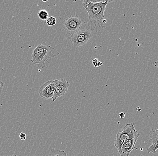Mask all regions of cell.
<instances>
[{"label":"cell","mask_w":158,"mask_h":156,"mask_svg":"<svg viewBox=\"0 0 158 156\" xmlns=\"http://www.w3.org/2000/svg\"><path fill=\"white\" fill-rule=\"evenodd\" d=\"M109 2L108 1L94 2L89 0L83 2V6L88 14V30L92 32H99L105 28L106 20L104 12Z\"/></svg>","instance_id":"1"},{"label":"cell","mask_w":158,"mask_h":156,"mask_svg":"<svg viewBox=\"0 0 158 156\" xmlns=\"http://www.w3.org/2000/svg\"><path fill=\"white\" fill-rule=\"evenodd\" d=\"M54 49V47L50 45L42 44L37 45L32 51L31 61L32 64L37 65L39 68L44 69L45 62L55 57L53 53Z\"/></svg>","instance_id":"2"},{"label":"cell","mask_w":158,"mask_h":156,"mask_svg":"<svg viewBox=\"0 0 158 156\" xmlns=\"http://www.w3.org/2000/svg\"><path fill=\"white\" fill-rule=\"evenodd\" d=\"M140 135L135 129L134 123H128L121 128L117 132L114 140V147L118 153L121 151L122 145L125 141L133 139L138 135Z\"/></svg>","instance_id":"3"},{"label":"cell","mask_w":158,"mask_h":156,"mask_svg":"<svg viewBox=\"0 0 158 156\" xmlns=\"http://www.w3.org/2000/svg\"><path fill=\"white\" fill-rule=\"evenodd\" d=\"M92 32L87 29L79 30L70 36L72 45L75 47H79L85 45L92 37Z\"/></svg>","instance_id":"4"},{"label":"cell","mask_w":158,"mask_h":156,"mask_svg":"<svg viewBox=\"0 0 158 156\" xmlns=\"http://www.w3.org/2000/svg\"><path fill=\"white\" fill-rule=\"evenodd\" d=\"M82 23V21L78 16H71L65 20L64 28L66 33L71 36L78 31Z\"/></svg>","instance_id":"5"},{"label":"cell","mask_w":158,"mask_h":156,"mask_svg":"<svg viewBox=\"0 0 158 156\" xmlns=\"http://www.w3.org/2000/svg\"><path fill=\"white\" fill-rule=\"evenodd\" d=\"M56 86L55 80H49L44 83L39 90V95L42 98L49 99L53 98Z\"/></svg>","instance_id":"6"},{"label":"cell","mask_w":158,"mask_h":156,"mask_svg":"<svg viewBox=\"0 0 158 156\" xmlns=\"http://www.w3.org/2000/svg\"><path fill=\"white\" fill-rule=\"evenodd\" d=\"M55 81L56 86L54 95L52 98L53 101H55L58 98L65 95L70 85L69 82L64 78H61L60 80L55 79Z\"/></svg>","instance_id":"7"},{"label":"cell","mask_w":158,"mask_h":156,"mask_svg":"<svg viewBox=\"0 0 158 156\" xmlns=\"http://www.w3.org/2000/svg\"><path fill=\"white\" fill-rule=\"evenodd\" d=\"M140 135L135 137L133 139H129L125 141L121 147V151L119 153L120 156H129L131 151L134 149L138 150V148L135 147V144L139 138Z\"/></svg>","instance_id":"8"},{"label":"cell","mask_w":158,"mask_h":156,"mask_svg":"<svg viewBox=\"0 0 158 156\" xmlns=\"http://www.w3.org/2000/svg\"><path fill=\"white\" fill-rule=\"evenodd\" d=\"M150 142L152 144L157 145L158 144V129L157 131L152 129L150 133Z\"/></svg>","instance_id":"9"},{"label":"cell","mask_w":158,"mask_h":156,"mask_svg":"<svg viewBox=\"0 0 158 156\" xmlns=\"http://www.w3.org/2000/svg\"><path fill=\"white\" fill-rule=\"evenodd\" d=\"M48 156H68L65 151L57 149L51 150Z\"/></svg>","instance_id":"10"},{"label":"cell","mask_w":158,"mask_h":156,"mask_svg":"<svg viewBox=\"0 0 158 156\" xmlns=\"http://www.w3.org/2000/svg\"><path fill=\"white\" fill-rule=\"evenodd\" d=\"M38 16L40 19L42 20H46L49 18V13L48 12L44 10L39 11Z\"/></svg>","instance_id":"11"},{"label":"cell","mask_w":158,"mask_h":156,"mask_svg":"<svg viewBox=\"0 0 158 156\" xmlns=\"http://www.w3.org/2000/svg\"><path fill=\"white\" fill-rule=\"evenodd\" d=\"M57 20L54 17L51 16L46 20V23L49 26H53L56 24Z\"/></svg>","instance_id":"12"},{"label":"cell","mask_w":158,"mask_h":156,"mask_svg":"<svg viewBox=\"0 0 158 156\" xmlns=\"http://www.w3.org/2000/svg\"><path fill=\"white\" fill-rule=\"evenodd\" d=\"M157 150H158L157 145L152 144V145L147 149V152L148 153H152L153 154H156Z\"/></svg>","instance_id":"13"},{"label":"cell","mask_w":158,"mask_h":156,"mask_svg":"<svg viewBox=\"0 0 158 156\" xmlns=\"http://www.w3.org/2000/svg\"><path fill=\"white\" fill-rule=\"evenodd\" d=\"M92 61L94 66L95 67H99V66L102 65V64H103L100 61H98L97 58L94 59Z\"/></svg>","instance_id":"14"},{"label":"cell","mask_w":158,"mask_h":156,"mask_svg":"<svg viewBox=\"0 0 158 156\" xmlns=\"http://www.w3.org/2000/svg\"><path fill=\"white\" fill-rule=\"evenodd\" d=\"M20 139L22 141H24L26 139V134L23 133V132H21L19 135Z\"/></svg>","instance_id":"15"},{"label":"cell","mask_w":158,"mask_h":156,"mask_svg":"<svg viewBox=\"0 0 158 156\" xmlns=\"http://www.w3.org/2000/svg\"><path fill=\"white\" fill-rule=\"evenodd\" d=\"M4 86V83L2 82V81H0V92H1V91H2V89L3 88Z\"/></svg>","instance_id":"16"},{"label":"cell","mask_w":158,"mask_h":156,"mask_svg":"<svg viewBox=\"0 0 158 156\" xmlns=\"http://www.w3.org/2000/svg\"><path fill=\"white\" fill-rule=\"evenodd\" d=\"M125 113H123V112H121V113H119V116L121 118H124V116H125Z\"/></svg>","instance_id":"17"},{"label":"cell","mask_w":158,"mask_h":156,"mask_svg":"<svg viewBox=\"0 0 158 156\" xmlns=\"http://www.w3.org/2000/svg\"><path fill=\"white\" fill-rule=\"evenodd\" d=\"M153 65L158 70V61L154 62V63H153Z\"/></svg>","instance_id":"18"},{"label":"cell","mask_w":158,"mask_h":156,"mask_svg":"<svg viewBox=\"0 0 158 156\" xmlns=\"http://www.w3.org/2000/svg\"><path fill=\"white\" fill-rule=\"evenodd\" d=\"M11 156H18L16 155H11Z\"/></svg>","instance_id":"19"}]
</instances>
